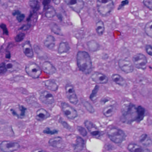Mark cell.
Instances as JSON below:
<instances>
[{"mask_svg":"<svg viewBox=\"0 0 152 152\" xmlns=\"http://www.w3.org/2000/svg\"><path fill=\"white\" fill-rule=\"evenodd\" d=\"M5 57H6V58L7 59H10L11 58V54L10 52L7 53L6 54V56H5Z\"/></svg>","mask_w":152,"mask_h":152,"instance_id":"52","label":"cell"},{"mask_svg":"<svg viewBox=\"0 0 152 152\" xmlns=\"http://www.w3.org/2000/svg\"><path fill=\"white\" fill-rule=\"evenodd\" d=\"M25 37V34L23 33H19L15 37V40L16 42H19L23 41Z\"/></svg>","mask_w":152,"mask_h":152,"instance_id":"39","label":"cell"},{"mask_svg":"<svg viewBox=\"0 0 152 152\" xmlns=\"http://www.w3.org/2000/svg\"><path fill=\"white\" fill-rule=\"evenodd\" d=\"M145 50L147 54H149L150 56L152 55V47L151 45H147L145 46Z\"/></svg>","mask_w":152,"mask_h":152,"instance_id":"45","label":"cell"},{"mask_svg":"<svg viewBox=\"0 0 152 152\" xmlns=\"http://www.w3.org/2000/svg\"><path fill=\"white\" fill-rule=\"evenodd\" d=\"M139 141L142 145L145 147H148L151 146L152 145L151 139L146 134H144L142 135L140 137Z\"/></svg>","mask_w":152,"mask_h":152,"instance_id":"24","label":"cell"},{"mask_svg":"<svg viewBox=\"0 0 152 152\" xmlns=\"http://www.w3.org/2000/svg\"><path fill=\"white\" fill-rule=\"evenodd\" d=\"M84 125L89 133L95 137L99 136L100 132L93 123L88 120L85 121Z\"/></svg>","mask_w":152,"mask_h":152,"instance_id":"14","label":"cell"},{"mask_svg":"<svg viewBox=\"0 0 152 152\" xmlns=\"http://www.w3.org/2000/svg\"><path fill=\"white\" fill-rule=\"evenodd\" d=\"M62 142V139L59 137H56L50 139L48 143L50 146L54 148H59Z\"/></svg>","mask_w":152,"mask_h":152,"instance_id":"26","label":"cell"},{"mask_svg":"<svg viewBox=\"0 0 152 152\" xmlns=\"http://www.w3.org/2000/svg\"><path fill=\"white\" fill-rule=\"evenodd\" d=\"M116 110L117 109L115 106L111 104V105H107L106 107H104L102 113L105 117L109 118L114 115V113L116 112Z\"/></svg>","mask_w":152,"mask_h":152,"instance_id":"20","label":"cell"},{"mask_svg":"<svg viewBox=\"0 0 152 152\" xmlns=\"http://www.w3.org/2000/svg\"><path fill=\"white\" fill-rule=\"evenodd\" d=\"M128 150L130 152H151L150 150L136 144H130L128 146Z\"/></svg>","mask_w":152,"mask_h":152,"instance_id":"18","label":"cell"},{"mask_svg":"<svg viewBox=\"0 0 152 152\" xmlns=\"http://www.w3.org/2000/svg\"><path fill=\"white\" fill-rule=\"evenodd\" d=\"M77 130L79 132V134L83 136V137L86 136L87 135V132L86 130L83 127L78 126H77Z\"/></svg>","mask_w":152,"mask_h":152,"instance_id":"40","label":"cell"},{"mask_svg":"<svg viewBox=\"0 0 152 152\" xmlns=\"http://www.w3.org/2000/svg\"><path fill=\"white\" fill-rule=\"evenodd\" d=\"M92 80L99 84H106L109 81V78L107 76L100 72H95L91 77Z\"/></svg>","mask_w":152,"mask_h":152,"instance_id":"13","label":"cell"},{"mask_svg":"<svg viewBox=\"0 0 152 152\" xmlns=\"http://www.w3.org/2000/svg\"><path fill=\"white\" fill-rule=\"evenodd\" d=\"M66 96L70 103L76 105L78 103L79 100L74 87L70 84H67L65 87Z\"/></svg>","mask_w":152,"mask_h":152,"instance_id":"8","label":"cell"},{"mask_svg":"<svg viewBox=\"0 0 152 152\" xmlns=\"http://www.w3.org/2000/svg\"><path fill=\"white\" fill-rule=\"evenodd\" d=\"M5 66L7 70L10 71H13L16 69H18L19 66L18 64L15 61H7L4 62Z\"/></svg>","mask_w":152,"mask_h":152,"instance_id":"27","label":"cell"},{"mask_svg":"<svg viewBox=\"0 0 152 152\" xmlns=\"http://www.w3.org/2000/svg\"><path fill=\"white\" fill-rule=\"evenodd\" d=\"M56 15V11L54 8L52 6H49L47 8L45 14L46 17L48 18H54Z\"/></svg>","mask_w":152,"mask_h":152,"instance_id":"32","label":"cell"},{"mask_svg":"<svg viewBox=\"0 0 152 152\" xmlns=\"http://www.w3.org/2000/svg\"><path fill=\"white\" fill-rule=\"evenodd\" d=\"M30 27V24H27V25H24V26H22L19 28V30H24V31H25V30H27L28 29H29Z\"/></svg>","mask_w":152,"mask_h":152,"instance_id":"47","label":"cell"},{"mask_svg":"<svg viewBox=\"0 0 152 152\" xmlns=\"http://www.w3.org/2000/svg\"><path fill=\"white\" fill-rule=\"evenodd\" d=\"M84 145V139L78 136L77 137L76 143L74 145V151L75 152H79L83 150Z\"/></svg>","mask_w":152,"mask_h":152,"instance_id":"21","label":"cell"},{"mask_svg":"<svg viewBox=\"0 0 152 152\" xmlns=\"http://www.w3.org/2000/svg\"><path fill=\"white\" fill-rule=\"evenodd\" d=\"M87 46L89 50L92 52H96L99 50L100 45L96 41L92 40L89 41L87 43Z\"/></svg>","mask_w":152,"mask_h":152,"instance_id":"31","label":"cell"},{"mask_svg":"<svg viewBox=\"0 0 152 152\" xmlns=\"http://www.w3.org/2000/svg\"><path fill=\"white\" fill-rule=\"evenodd\" d=\"M7 71V69H6V66H5L4 62L1 63V65H0V75L5 74Z\"/></svg>","mask_w":152,"mask_h":152,"instance_id":"42","label":"cell"},{"mask_svg":"<svg viewBox=\"0 0 152 152\" xmlns=\"http://www.w3.org/2000/svg\"><path fill=\"white\" fill-rule=\"evenodd\" d=\"M70 50V47L67 42H62L59 44L58 48V53L63 54L68 52Z\"/></svg>","mask_w":152,"mask_h":152,"instance_id":"25","label":"cell"},{"mask_svg":"<svg viewBox=\"0 0 152 152\" xmlns=\"http://www.w3.org/2000/svg\"><path fill=\"white\" fill-rule=\"evenodd\" d=\"M62 126H63L65 128L67 129H69V130H70V126H69L67 122H65V121H62Z\"/></svg>","mask_w":152,"mask_h":152,"instance_id":"48","label":"cell"},{"mask_svg":"<svg viewBox=\"0 0 152 152\" xmlns=\"http://www.w3.org/2000/svg\"><path fill=\"white\" fill-rule=\"evenodd\" d=\"M45 86L47 89L52 91H56L58 90V85L53 80H48L44 82Z\"/></svg>","mask_w":152,"mask_h":152,"instance_id":"23","label":"cell"},{"mask_svg":"<svg viewBox=\"0 0 152 152\" xmlns=\"http://www.w3.org/2000/svg\"><path fill=\"white\" fill-rule=\"evenodd\" d=\"M61 0H53V2L54 4L58 5L60 3Z\"/></svg>","mask_w":152,"mask_h":152,"instance_id":"51","label":"cell"},{"mask_svg":"<svg viewBox=\"0 0 152 152\" xmlns=\"http://www.w3.org/2000/svg\"><path fill=\"white\" fill-rule=\"evenodd\" d=\"M77 64L79 70L85 75H89L93 70V63L88 53L79 51L77 54Z\"/></svg>","mask_w":152,"mask_h":152,"instance_id":"1","label":"cell"},{"mask_svg":"<svg viewBox=\"0 0 152 152\" xmlns=\"http://www.w3.org/2000/svg\"><path fill=\"white\" fill-rule=\"evenodd\" d=\"M31 152H46L45 151H44L43 150H42V149H35V150H34V151H32Z\"/></svg>","mask_w":152,"mask_h":152,"instance_id":"50","label":"cell"},{"mask_svg":"<svg viewBox=\"0 0 152 152\" xmlns=\"http://www.w3.org/2000/svg\"><path fill=\"white\" fill-rule=\"evenodd\" d=\"M97 8L101 15L106 16L112 11L114 3L112 0H97Z\"/></svg>","mask_w":152,"mask_h":152,"instance_id":"3","label":"cell"},{"mask_svg":"<svg viewBox=\"0 0 152 152\" xmlns=\"http://www.w3.org/2000/svg\"><path fill=\"white\" fill-rule=\"evenodd\" d=\"M22 49L23 53L27 57L32 58L34 57V51L29 41H26L23 44Z\"/></svg>","mask_w":152,"mask_h":152,"instance_id":"15","label":"cell"},{"mask_svg":"<svg viewBox=\"0 0 152 152\" xmlns=\"http://www.w3.org/2000/svg\"><path fill=\"white\" fill-rule=\"evenodd\" d=\"M122 117L124 122L130 124L136 121L137 118V107L132 103L126 102L122 105Z\"/></svg>","mask_w":152,"mask_h":152,"instance_id":"2","label":"cell"},{"mask_svg":"<svg viewBox=\"0 0 152 152\" xmlns=\"http://www.w3.org/2000/svg\"><path fill=\"white\" fill-rule=\"evenodd\" d=\"M68 6L74 11L79 13L84 8V0H64Z\"/></svg>","mask_w":152,"mask_h":152,"instance_id":"10","label":"cell"},{"mask_svg":"<svg viewBox=\"0 0 152 152\" xmlns=\"http://www.w3.org/2000/svg\"><path fill=\"white\" fill-rule=\"evenodd\" d=\"M51 1V0H43V4L44 7L45 8L46 7V6H47V5L50 4Z\"/></svg>","mask_w":152,"mask_h":152,"instance_id":"49","label":"cell"},{"mask_svg":"<svg viewBox=\"0 0 152 152\" xmlns=\"http://www.w3.org/2000/svg\"><path fill=\"white\" fill-rule=\"evenodd\" d=\"M20 111V114L19 115V118H24L25 116V114H26V109L25 108L24 106L21 105L19 106Z\"/></svg>","mask_w":152,"mask_h":152,"instance_id":"41","label":"cell"},{"mask_svg":"<svg viewBox=\"0 0 152 152\" xmlns=\"http://www.w3.org/2000/svg\"><path fill=\"white\" fill-rule=\"evenodd\" d=\"M108 135L112 142L117 144L122 142L126 137V134L123 130L115 127L112 128L108 130Z\"/></svg>","mask_w":152,"mask_h":152,"instance_id":"4","label":"cell"},{"mask_svg":"<svg viewBox=\"0 0 152 152\" xmlns=\"http://www.w3.org/2000/svg\"><path fill=\"white\" fill-rule=\"evenodd\" d=\"M129 4V1L128 0H125V1H122L121 2V4H120V5L119 6L118 8V10H120V9H122L123 7L125 6V5H127Z\"/></svg>","mask_w":152,"mask_h":152,"instance_id":"46","label":"cell"},{"mask_svg":"<svg viewBox=\"0 0 152 152\" xmlns=\"http://www.w3.org/2000/svg\"><path fill=\"white\" fill-rule=\"evenodd\" d=\"M1 99H0V105H1Z\"/></svg>","mask_w":152,"mask_h":152,"instance_id":"53","label":"cell"},{"mask_svg":"<svg viewBox=\"0 0 152 152\" xmlns=\"http://www.w3.org/2000/svg\"><path fill=\"white\" fill-rule=\"evenodd\" d=\"M39 98L41 102L46 105L52 104L54 102L53 95L47 91H43L41 92Z\"/></svg>","mask_w":152,"mask_h":152,"instance_id":"12","label":"cell"},{"mask_svg":"<svg viewBox=\"0 0 152 152\" xmlns=\"http://www.w3.org/2000/svg\"><path fill=\"white\" fill-rule=\"evenodd\" d=\"M29 5L33 10V13L36 12L40 8L39 3L37 0H29Z\"/></svg>","mask_w":152,"mask_h":152,"instance_id":"33","label":"cell"},{"mask_svg":"<svg viewBox=\"0 0 152 152\" xmlns=\"http://www.w3.org/2000/svg\"><path fill=\"white\" fill-rule=\"evenodd\" d=\"M99 87L98 86H96L93 89L92 91V94L90 96V98L91 100L93 101L95 100V97H96V95L98 93V90H99Z\"/></svg>","mask_w":152,"mask_h":152,"instance_id":"37","label":"cell"},{"mask_svg":"<svg viewBox=\"0 0 152 152\" xmlns=\"http://www.w3.org/2000/svg\"><path fill=\"white\" fill-rule=\"evenodd\" d=\"M82 104H83V105L85 107L86 110L90 113H93L95 112V109H94L93 107L88 102L84 100V101H82Z\"/></svg>","mask_w":152,"mask_h":152,"instance_id":"36","label":"cell"},{"mask_svg":"<svg viewBox=\"0 0 152 152\" xmlns=\"http://www.w3.org/2000/svg\"><path fill=\"white\" fill-rule=\"evenodd\" d=\"M145 110L142 106H138L137 107V118L136 121L140 122L143 119L145 116Z\"/></svg>","mask_w":152,"mask_h":152,"instance_id":"28","label":"cell"},{"mask_svg":"<svg viewBox=\"0 0 152 152\" xmlns=\"http://www.w3.org/2000/svg\"><path fill=\"white\" fill-rule=\"evenodd\" d=\"M143 4L148 9H150L151 10H152V0H144Z\"/></svg>","mask_w":152,"mask_h":152,"instance_id":"43","label":"cell"},{"mask_svg":"<svg viewBox=\"0 0 152 152\" xmlns=\"http://www.w3.org/2000/svg\"><path fill=\"white\" fill-rule=\"evenodd\" d=\"M55 39L54 37L48 35L44 41L45 46L49 50H52L55 46Z\"/></svg>","mask_w":152,"mask_h":152,"instance_id":"19","label":"cell"},{"mask_svg":"<svg viewBox=\"0 0 152 152\" xmlns=\"http://www.w3.org/2000/svg\"><path fill=\"white\" fill-rule=\"evenodd\" d=\"M133 61L135 67L138 69L145 70L147 67V58L143 54L138 53L134 55Z\"/></svg>","mask_w":152,"mask_h":152,"instance_id":"6","label":"cell"},{"mask_svg":"<svg viewBox=\"0 0 152 152\" xmlns=\"http://www.w3.org/2000/svg\"><path fill=\"white\" fill-rule=\"evenodd\" d=\"M43 133L46 134L54 135L57 134L58 133V131L56 129H51L50 128L47 127L43 130Z\"/></svg>","mask_w":152,"mask_h":152,"instance_id":"38","label":"cell"},{"mask_svg":"<svg viewBox=\"0 0 152 152\" xmlns=\"http://www.w3.org/2000/svg\"><path fill=\"white\" fill-rule=\"evenodd\" d=\"M152 21H150L145 25V31L147 36L150 37H152Z\"/></svg>","mask_w":152,"mask_h":152,"instance_id":"34","label":"cell"},{"mask_svg":"<svg viewBox=\"0 0 152 152\" xmlns=\"http://www.w3.org/2000/svg\"><path fill=\"white\" fill-rule=\"evenodd\" d=\"M50 28L53 33L59 36H63L61 29L58 25L55 23H51L50 25Z\"/></svg>","mask_w":152,"mask_h":152,"instance_id":"30","label":"cell"},{"mask_svg":"<svg viewBox=\"0 0 152 152\" xmlns=\"http://www.w3.org/2000/svg\"><path fill=\"white\" fill-rule=\"evenodd\" d=\"M112 79L113 81L118 85L119 86L122 87H125L126 85V80L120 75L118 74H114L112 76Z\"/></svg>","mask_w":152,"mask_h":152,"instance_id":"22","label":"cell"},{"mask_svg":"<svg viewBox=\"0 0 152 152\" xmlns=\"http://www.w3.org/2000/svg\"><path fill=\"white\" fill-rule=\"evenodd\" d=\"M0 28L2 29L3 34L6 35H9V31H8L7 27H6V26L5 24H1V25H0Z\"/></svg>","mask_w":152,"mask_h":152,"instance_id":"44","label":"cell"},{"mask_svg":"<svg viewBox=\"0 0 152 152\" xmlns=\"http://www.w3.org/2000/svg\"><path fill=\"white\" fill-rule=\"evenodd\" d=\"M50 116L51 115L48 111L45 109L41 108L37 111L36 118L38 121H43L49 118Z\"/></svg>","mask_w":152,"mask_h":152,"instance_id":"17","label":"cell"},{"mask_svg":"<svg viewBox=\"0 0 152 152\" xmlns=\"http://www.w3.org/2000/svg\"><path fill=\"white\" fill-rule=\"evenodd\" d=\"M20 145L16 142L3 141L0 144V149L3 152H13L18 150Z\"/></svg>","mask_w":152,"mask_h":152,"instance_id":"7","label":"cell"},{"mask_svg":"<svg viewBox=\"0 0 152 152\" xmlns=\"http://www.w3.org/2000/svg\"><path fill=\"white\" fill-rule=\"evenodd\" d=\"M95 29L98 35L101 36L103 35L105 30V27H104V23L101 20H99L96 23L95 25Z\"/></svg>","mask_w":152,"mask_h":152,"instance_id":"29","label":"cell"},{"mask_svg":"<svg viewBox=\"0 0 152 152\" xmlns=\"http://www.w3.org/2000/svg\"><path fill=\"white\" fill-rule=\"evenodd\" d=\"M13 16H16L18 22H21L23 21L25 18V15L24 14L21 13L19 10H15L12 12Z\"/></svg>","mask_w":152,"mask_h":152,"instance_id":"35","label":"cell"},{"mask_svg":"<svg viewBox=\"0 0 152 152\" xmlns=\"http://www.w3.org/2000/svg\"><path fill=\"white\" fill-rule=\"evenodd\" d=\"M42 69L45 73L49 75H52L57 72L56 68L48 61H45L42 65Z\"/></svg>","mask_w":152,"mask_h":152,"instance_id":"16","label":"cell"},{"mask_svg":"<svg viewBox=\"0 0 152 152\" xmlns=\"http://www.w3.org/2000/svg\"><path fill=\"white\" fill-rule=\"evenodd\" d=\"M61 108L65 116L69 119H74L78 117L77 111L67 103L62 102Z\"/></svg>","mask_w":152,"mask_h":152,"instance_id":"9","label":"cell"},{"mask_svg":"<svg viewBox=\"0 0 152 152\" xmlns=\"http://www.w3.org/2000/svg\"><path fill=\"white\" fill-rule=\"evenodd\" d=\"M118 64L120 69L126 74H130L134 71L133 64L127 60L120 59Z\"/></svg>","mask_w":152,"mask_h":152,"instance_id":"11","label":"cell"},{"mask_svg":"<svg viewBox=\"0 0 152 152\" xmlns=\"http://www.w3.org/2000/svg\"><path fill=\"white\" fill-rule=\"evenodd\" d=\"M25 71L29 76L35 79L39 77L42 74L40 67L34 62L28 63L25 68Z\"/></svg>","mask_w":152,"mask_h":152,"instance_id":"5","label":"cell"}]
</instances>
